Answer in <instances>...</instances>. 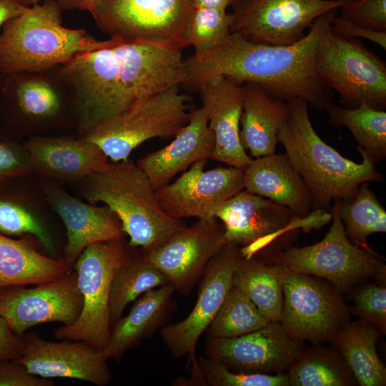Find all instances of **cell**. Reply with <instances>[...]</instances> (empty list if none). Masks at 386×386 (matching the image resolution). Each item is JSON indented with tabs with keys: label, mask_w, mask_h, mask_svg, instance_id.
<instances>
[{
	"label": "cell",
	"mask_w": 386,
	"mask_h": 386,
	"mask_svg": "<svg viewBox=\"0 0 386 386\" xmlns=\"http://www.w3.org/2000/svg\"><path fill=\"white\" fill-rule=\"evenodd\" d=\"M352 0H238L232 7L231 33L250 41L290 45L303 39L322 14Z\"/></svg>",
	"instance_id": "4fadbf2b"
},
{
	"label": "cell",
	"mask_w": 386,
	"mask_h": 386,
	"mask_svg": "<svg viewBox=\"0 0 386 386\" xmlns=\"http://www.w3.org/2000/svg\"><path fill=\"white\" fill-rule=\"evenodd\" d=\"M174 291L168 283L147 291L136 300L128 315L121 317L111 330L109 342L102 350L107 360H119L165 323L172 312Z\"/></svg>",
	"instance_id": "484cf974"
},
{
	"label": "cell",
	"mask_w": 386,
	"mask_h": 386,
	"mask_svg": "<svg viewBox=\"0 0 386 386\" xmlns=\"http://www.w3.org/2000/svg\"><path fill=\"white\" fill-rule=\"evenodd\" d=\"M331 28L334 31L345 38L365 39L379 45L385 50L386 49V32L373 31L356 25L340 18L337 14L332 20Z\"/></svg>",
	"instance_id": "7bdbcfd3"
},
{
	"label": "cell",
	"mask_w": 386,
	"mask_h": 386,
	"mask_svg": "<svg viewBox=\"0 0 386 386\" xmlns=\"http://www.w3.org/2000/svg\"><path fill=\"white\" fill-rule=\"evenodd\" d=\"M207 385L289 386L287 374L244 373L230 370L219 361L201 358L198 361Z\"/></svg>",
	"instance_id": "8d00e7d4"
},
{
	"label": "cell",
	"mask_w": 386,
	"mask_h": 386,
	"mask_svg": "<svg viewBox=\"0 0 386 386\" xmlns=\"http://www.w3.org/2000/svg\"><path fill=\"white\" fill-rule=\"evenodd\" d=\"M217 220L198 219L184 226L141 255L167 277L175 291L187 295L227 244L224 226Z\"/></svg>",
	"instance_id": "5bb4252c"
},
{
	"label": "cell",
	"mask_w": 386,
	"mask_h": 386,
	"mask_svg": "<svg viewBox=\"0 0 386 386\" xmlns=\"http://www.w3.org/2000/svg\"><path fill=\"white\" fill-rule=\"evenodd\" d=\"M168 283L167 277L141 254H130L117 269L112 281L109 303L111 327L129 303L147 291Z\"/></svg>",
	"instance_id": "1f68e13d"
},
{
	"label": "cell",
	"mask_w": 386,
	"mask_h": 386,
	"mask_svg": "<svg viewBox=\"0 0 386 386\" xmlns=\"http://www.w3.org/2000/svg\"><path fill=\"white\" fill-rule=\"evenodd\" d=\"M287 103L288 115L277 139L310 192L312 210L330 211L335 199L352 200L362 183L384 180L376 163L362 148L357 147L362 162L356 163L320 137L311 123L306 101L294 99Z\"/></svg>",
	"instance_id": "3957f363"
},
{
	"label": "cell",
	"mask_w": 386,
	"mask_h": 386,
	"mask_svg": "<svg viewBox=\"0 0 386 386\" xmlns=\"http://www.w3.org/2000/svg\"><path fill=\"white\" fill-rule=\"evenodd\" d=\"M302 350L279 322L237 337H207L205 347L207 357L232 371L272 375L286 372Z\"/></svg>",
	"instance_id": "ac0fdd59"
},
{
	"label": "cell",
	"mask_w": 386,
	"mask_h": 386,
	"mask_svg": "<svg viewBox=\"0 0 386 386\" xmlns=\"http://www.w3.org/2000/svg\"><path fill=\"white\" fill-rule=\"evenodd\" d=\"M64 258L48 257L26 239H14L0 232V289L37 285L71 271Z\"/></svg>",
	"instance_id": "83f0119b"
},
{
	"label": "cell",
	"mask_w": 386,
	"mask_h": 386,
	"mask_svg": "<svg viewBox=\"0 0 386 386\" xmlns=\"http://www.w3.org/2000/svg\"><path fill=\"white\" fill-rule=\"evenodd\" d=\"M244 189L305 217L312 210L310 192L286 154L252 159L244 169Z\"/></svg>",
	"instance_id": "cb8c5ba5"
},
{
	"label": "cell",
	"mask_w": 386,
	"mask_h": 386,
	"mask_svg": "<svg viewBox=\"0 0 386 386\" xmlns=\"http://www.w3.org/2000/svg\"><path fill=\"white\" fill-rule=\"evenodd\" d=\"M129 245L124 239L91 244L74 263L82 309L71 325L54 331L58 340L84 342L102 351L111 335L109 295L117 269L129 257Z\"/></svg>",
	"instance_id": "30bf717a"
},
{
	"label": "cell",
	"mask_w": 386,
	"mask_h": 386,
	"mask_svg": "<svg viewBox=\"0 0 386 386\" xmlns=\"http://www.w3.org/2000/svg\"><path fill=\"white\" fill-rule=\"evenodd\" d=\"M168 145L152 152L137 162L152 186L157 189L179 173L201 160H207L214 151L215 139L202 108L190 112L188 122Z\"/></svg>",
	"instance_id": "603a6c76"
},
{
	"label": "cell",
	"mask_w": 386,
	"mask_h": 386,
	"mask_svg": "<svg viewBox=\"0 0 386 386\" xmlns=\"http://www.w3.org/2000/svg\"><path fill=\"white\" fill-rule=\"evenodd\" d=\"M1 90L12 101L20 116L31 124H43L62 114L69 96L54 69L4 74Z\"/></svg>",
	"instance_id": "d4e9b609"
},
{
	"label": "cell",
	"mask_w": 386,
	"mask_h": 386,
	"mask_svg": "<svg viewBox=\"0 0 386 386\" xmlns=\"http://www.w3.org/2000/svg\"><path fill=\"white\" fill-rule=\"evenodd\" d=\"M31 6L30 0H0V28Z\"/></svg>",
	"instance_id": "f6af8a7d"
},
{
	"label": "cell",
	"mask_w": 386,
	"mask_h": 386,
	"mask_svg": "<svg viewBox=\"0 0 386 386\" xmlns=\"http://www.w3.org/2000/svg\"><path fill=\"white\" fill-rule=\"evenodd\" d=\"M232 15L226 9L194 7L183 31L184 42L194 48V54L211 50L231 34Z\"/></svg>",
	"instance_id": "d590c367"
},
{
	"label": "cell",
	"mask_w": 386,
	"mask_h": 386,
	"mask_svg": "<svg viewBox=\"0 0 386 386\" xmlns=\"http://www.w3.org/2000/svg\"><path fill=\"white\" fill-rule=\"evenodd\" d=\"M182 49L121 43L80 54L54 69L83 134L149 96L183 84Z\"/></svg>",
	"instance_id": "6da1fadb"
},
{
	"label": "cell",
	"mask_w": 386,
	"mask_h": 386,
	"mask_svg": "<svg viewBox=\"0 0 386 386\" xmlns=\"http://www.w3.org/2000/svg\"><path fill=\"white\" fill-rule=\"evenodd\" d=\"M32 172L24 147L0 142V181Z\"/></svg>",
	"instance_id": "60d3db41"
},
{
	"label": "cell",
	"mask_w": 386,
	"mask_h": 386,
	"mask_svg": "<svg viewBox=\"0 0 386 386\" xmlns=\"http://www.w3.org/2000/svg\"><path fill=\"white\" fill-rule=\"evenodd\" d=\"M282 290L279 322L288 335L300 342L330 341L350 322L340 292L324 279L284 271Z\"/></svg>",
	"instance_id": "7c38bea8"
},
{
	"label": "cell",
	"mask_w": 386,
	"mask_h": 386,
	"mask_svg": "<svg viewBox=\"0 0 386 386\" xmlns=\"http://www.w3.org/2000/svg\"><path fill=\"white\" fill-rule=\"evenodd\" d=\"M24 337L14 332L0 315V361L14 360L21 357Z\"/></svg>",
	"instance_id": "ee69618b"
},
{
	"label": "cell",
	"mask_w": 386,
	"mask_h": 386,
	"mask_svg": "<svg viewBox=\"0 0 386 386\" xmlns=\"http://www.w3.org/2000/svg\"><path fill=\"white\" fill-rule=\"evenodd\" d=\"M289 386H352L357 384L335 348L317 346L302 350L287 370Z\"/></svg>",
	"instance_id": "4dcf8cb0"
},
{
	"label": "cell",
	"mask_w": 386,
	"mask_h": 386,
	"mask_svg": "<svg viewBox=\"0 0 386 386\" xmlns=\"http://www.w3.org/2000/svg\"><path fill=\"white\" fill-rule=\"evenodd\" d=\"M82 304L75 270L32 288L0 289V315L20 335L41 323L73 324L80 315Z\"/></svg>",
	"instance_id": "e0dca14e"
},
{
	"label": "cell",
	"mask_w": 386,
	"mask_h": 386,
	"mask_svg": "<svg viewBox=\"0 0 386 386\" xmlns=\"http://www.w3.org/2000/svg\"><path fill=\"white\" fill-rule=\"evenodd\" d=\"M51 379L35 375L15 360L0 361V386H54Z\"/></svg>",
	"instance_id": "b9f144b4"
},
{
	"label": "cell",
	"mask_w": 386,
	"mask_h": 386,
	"mask_svg": "<svg viewBox=\"0 0 386 386\" xmlns=\"http://www.w3.org/2000/svg\"><path fill=\"white\" fill-rule=\"evenodd\" d=\"M41 0H30L31 6L36 4H39Z\"/></svg>",
	"instance_id": "c3c4849f"
},
{
	"label": "cell",
	"mask_w": 386,
	"mask_h": 386,
	"mask_svg": "<svg viewBox=\"0 0 386 386\" xmlns=\"http://www.w3.org/2000/svg\"><path fill=\"white\" fill-rule=\"evenodd\" d=\"M243 85L241 144L254 158L275 153L279 129L288 115V103L269 96L255 83Z\"/></svg>",
	"instance_id": "4316f807"
},
{
	"label": "cell",
	"mask_w": 386,
	"mask_h": 386,
	"mask_svg": "<svg viewBox=\"0 0 386 386\" xmlns=\"http://www.w3.org/2000/svg\"><path fill=\"white\" fill-rule=\"evenodd\" d=\"M355 312L360 317L381 332L386 333V289L370 284L354 295Z\"/></svg>",
	"instance_id": "f35d334b"
},
{
	"label": "cell",
	"mask_w": 386,
	"mask_h": 386,
	"mask_svg": "<svg viewBox=\"0 0 386 386\" xmlns=\"http://www.w3.org/2000/svg\"><path fill=\"white\" fill-rule=\"evenodd\" d=\"M196 89L214 136L215 144L210 159L244 169L252 159L239 139L244 85L219 75L204 81Z\"/></svg>",
	"instance_id": "ffe728a7"
},
{
	"label": "cell",
	"mask_w": 386,
	"mask_h": 386,
	"mask_svg": "<svg viewBox=\"0 0 386 386\" xmlns=\"http://www.w3.org/2000/svg\"><path fill=\"white\" fill-rule=\"evenodd\" d=\"M179 85L154 94L103 122L81 139L97 145L111 162L129 159L132 152L153 138L175 136L188 122V96Z\"/></svg>",
	"instance_id": "9c48e42d"
},
{
	"label": "cell",
	"mask_w": 386,
	"mask_h": 386,
	"mask_svg": "<svg viewBox=\"0 0 386 386\" xmlns=\"http://www.w3.org/2000/svg\"><path fill=\"white\" fill-rule=\"evenodd\" d=\"M99 0H56L62 10L89 11Z\"/></svg>",
	"instance_id": "bcb514c9"
},
{
	"label": "cell",
	"mask_w": 386,
	"mask_h": 386,
	"mask_svg": "<svg viewBox=\"0 0 386 386\" xmlns=\"http://www.w3.org/2000/svg\"><path fill=\"white\" fill-rule=\"evenodd\" d=\"M284 270L275 264L242 256L234 272L233 286L241 290L269 322H280L284 305L282 278Z\"/></svg>",
	"instance_id": "f546056e"
},
{
	"label": "cell",
	"mask_w": 386,
	"mask_h": 386,
	"mask_svg": "<svg viewBox=\"0 0 386 386\" xmlns=\"http://www.w3.org/2000/svg\"><path fill=\"white\" fill-rule=\"evenodd\" d=\"M192 0H99L89 11L98 28L123 43L187 47L183 38Z\"/></svg>",
	"instance_id": "8fae6325"
},
{
	"label": "cell",
	"mask_w": 386,
	"mask_h": 386,
	"mask_svg": "<svg viewBox=\"0 0 386 386\" xmlns=\"http://www.w3.org/2000/svg\"><path fill=\"white\" fill-rule=\"evenodd\" d=\"M382 334L361 318L348 322L330 340L342 355L360 386H385L386 368L377 352Z\"/></svg>",
	"instance_id": "f1b7e54d"
},
{
	"label": "cell",
	"mask_w": 386,
	"mask_h": 386,
	"mask_svg": "<svg viewBox=\"0 0 386 386\" xmlns=\"http://www.w3.org/2000/svg\"><path fill=\"white\" fill-rule=\"evenodd\" d=\"M339 9L320 16L300 41L290 45L254 43L231 33L218 46L184 60L183 84L192 89L219 75L237 84L252 82L273 98L302 99L324 109L332 103L330 89L315 75L314 60L319 41Z\"/></svg>",
	"instance_id": "7a4b0ae2"
},
{
	"label": "cell",
	"mask_w": 386,
	"mask_h": 386,
	"mask_svg": "<svg viewBox=\"0 0 386 386\" xmlns=\"http://www.w3.org/2000/svg\"><path fill=\"white\" fill-rule=\"evenodd\" d=\"M339 16L364 28L386 32V0H352L339 9Z\"/></svg>",
	"instance_id": "ab89813d"
},
{
	"label": "cell",
	"mask_w": 386,
	"mask_h": 386,
	"mask_svg": "<svg viewBox=\"0 0 386 386\" xmlns=\"http://www.w3.org/2000/svg\"><path fill=\"white\" fill-rule=\"evenodd\" d=\"M82 182L87 201L104 204L119 217L129 247L152 248L184 226L163 210L149 179L129 159L109 162Z\"/></svg>",
	"instance_id": "5b68a950"
},
{
	"label": "cell",
	"mask_w": 386,
	"mask_h": 386,
	"mask_svg": "<svg viewBox=\"0 0 386 386\" xmlns=\"http://www.w3.org/2000/svg\"><path fill=\"white\" fill-rule=\"evenodd\" d=\"M56 0H44L4 24L0 33V72L45 71L77 55L110 47L121 40L101 41L82 29L62 25Z\"/></svg>",
	"instance_id": "277c9868"
},
{
	"label": "cell",
	"mask_w": 386,
	"mask_h": 386,
	"mask_svg": "<svg viewBox=\"0 0 386 386\" xmlns=\"http://www.w3.org/2000/svg\"><path fill=\"white\" fill-rule=\"evenodd\" d=\"M314 69L323 85L339 94L345 107L365 104L385 109V62L359 41L334 31L331 26L319 41Z\"/></svg>",
	"instance_id": "52a82bcc"
},
{
	"label": "cell",
	"mask_w": 386,
	"mask_h": 386,
	"mask_svg": "<svg viewBox=\"0 0 386 386\" xmlns=\"http://www.w3.org/2000/svg\"><path fill=\"white\" fill-rule=\"evenodd\" d=\"M340 214L348 239L364 249H372L370 234L386 232V211L369 183H362L352 200H341Z\"/></svg>",
	"instance_id": "836d02e7"
},
{
	"label": "cell",
	"mask_w": 386,
	"mask_h": 386,
	"mask_svg": "<svg viewBox=\"0 0 386 386\" xmlns=\"http://www.w3.org/2000/svg\"><path fill=\"white\" fill-rule=\"evenodd\" d=\"M3 76H4V74L0 72V91H1V83H2V79H3L2 77H3Z\"/></svg>",
	"instance_id": "681fc988"
},
{
	"label": "cell",
	"mask_w": 386,
	"mask_h": 386,
	"mask_svg": "<svg viewBox=\"0 0 386 386\" xmlns=\"http://www.w3.org/2000/svg\"><path fill=\"white\" fill-rule=\"evenodd\" d=\"M207 160L191 165L174 182L156 189L163 210L172 218L214 220L228 199L244 189V169L229 166L204 170Z\"/></svg>",
	"instance_id": "9a60e30c"
},
{
	"label": "cell",
	"mask_w": 386,
	"mask_h": 386,
	"mask_svg": "<svg viewBox=\"0 0 386 386\" xmlns=\"http://www.w3.org/2000/svg\"><path fill=\"white\" fill-rule=\"evenodd\" d=\"M24 148L32 172L52 180H82L109 162L97 145L81 138L33 137Z\"/></svg>",
	"instance_id": "7402d4cb"
},
{
	"label": "cell",
	"mask_w": 386,
	"mask_h": 386,
	"mask_svg": "<svg viewBox=\"0 0 386 386\" xmlns=\"http://www.w3.org/2000/svg\"><path fill=\"white\" fill-rule=\"evenodd\" d=\"M215 217L224 226L227 243L239 247L249 259L267 246L283 248L300 228H321L332 219V213L318 209L299 217L287 207L244 189L225 202Z\"/></svg>",
	"instance_id": "8992f818"
},
{
	"label": "cell",
	"mask_w": 386,
	"mask_h": 386,
	"mask_svg": "<svg viewBox=\"0 0 386 386\" xmlns=\"http://www.w3.org/2000/svg\"><path fill=\"white\" fill-rule=\"evenodd\" d=\"M269 322L254 303L233 286L207 329V337H237L260 329Z\"/></svg>",
	"instance_id": "e575fe53"
},
{
	"label": "cell",
	"mask_w": 386,
	"mask_h": 386,
	"mask_svg": "<svg viewBox=\"0 0 386 386\" xmlns=\"http://www.w3.org/2000/svg\"><path fill=\"white\" fill-rule=\"evenodd\" d=\"M42 189L49 204L65 226L67 243L64 259L71 266L89 245L124 239L120 220L107 206L85 204L46 181Z\"/></svg>",
	"instance_id": "44dd1931"
},
{
	"label": "cell",
	"mask_w": 386,
	"mask_h": 386,
	"mask_svg": "<svg viewBox=\"0 0 386 386\" xmlns=\"http://www.w3.org/2000/svg\"><path fill=\"white\" fill-rule=\"evenodd\" d=\"M238 0H192L194 7L217 8L226 9Z\"/></svg>",
	"instance_id": "7dc6e473"
},
{
	"label": "cell",
	"mask_w": 386,
	"mask_h": 386,
	"mask_svg": "<svg viewBox=\"0 0 386 386\" xmlns=\"http://www.w3.org/2000/svg\"><path fill=\"white\" fill-rule=\"evenodd\" d=\"M332 124L345 126L351 132L358 146L379 162L386 157V112L365 104L350 109L332 103L324 109Z\"/></svg>",
	"instance_id": "d6a6232c"
},
{
	"label": "cell",
	"mask_w": 386,
	"mask_h": 386,
	"mask_svg": "<svg viewBox=\"0 0 386 386\" xmlns=\"http://www.w3.org/2000/svg\"><path fill=\"white\" fill-rule=\"evenodd\" d=\"M340 202L334 201L330 208L332 224L320 242L302 247H287L272 259L285 272L320 277L343 292L367 278L385 274L386 266L377 252L348 239L340 217Z\"/></svg>",
	"instance_id": "ba28073f"
},
{
	"label": "cell",
	"mask_w": 386,
	"mask_h": 386,
	"mask_svg": "<svg viewBox=\"0 0 386 386\" xmlns=\"http://www.w3.org/2000/svg\"><path fill=\"white\" fill-rule=\"evenodd\" d=\"M0 232L5 235L34 236L47 250L52 251L51 238L41 222L23 206L0 199Z\"/></svg>",
	"instance_id": "74e56055"
},
{
	"label": "cell",
	"mask_w": 386,
	"mask_h": 386,
	"mask_svg": "<svg viewBox=\"0 0 386 386\" xmlns=\"http://www.w3.org/2000/svg\"><path fill=\"white\" fill-rule=\"evenodd\" d=\"M241 257L240 248L227 243L207 264L192 312L184 320L164 326L162 330V340L172 355L174 357L188 355L194 371L199 369L195 356L197 341L233 287V274Z\"/></svg>",
	"instance_id": "2e32d148"
},
{
	"label": "cell",
	"mask_w": 386,
	"mask_h": 386,
	"mask_svg": "<svg viewBox=\"0 0 386 386\" xmlns=\"http://www.w3.org/2000/svg\"><path fill=\"white\" fill-rule=\"evenodd\" d=\"M24 337L22 355L16 360L35 375L51 378H71L106 386L111 372L102 351L82 341H46L36 332Z\"/></svg>",
	"instance_id": "d6986e66"
}]
</instances>
